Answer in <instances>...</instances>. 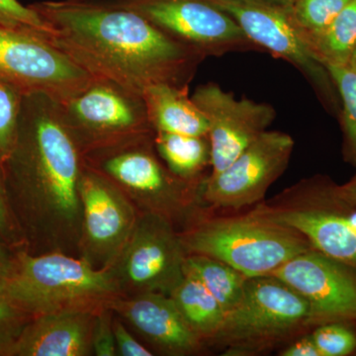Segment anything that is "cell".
Instances as JSON below:
<instances>
[{
    "label": "cell",
    "mask_w": 356,
    "mask_h": 356,
    "mask_svg": "<svg viewBox=\"0 0 356 356\" xmlns=\"http://www.w3.org/2000/svg\"><path fill=\"white\" fill-rule=\"evenodd\" d=\"M185 259L181 238L166 218L149 212L138 218L125 247L108 268L120 290L170 295L184 278Z\"/></svg>",
    "instance_id": "ba28073f"
},
{
    "label": "cell",
    "mask_w": 356,
    "mask_h": 356,
    "mask_svg": "<svg viewBox=\"0 0 356 356\" xmlns=\"http://www.w3.org/2000/svg\"><path fill=\"white\" fill-rule=\"evenodd\" d=\"M4 293L31 318L69 310L108 307L120 288L109 268L64 252L19 254Z\"/></svg>",
    "instance_id": "3957f363"
},
{
    "label": "cell",
    "mask_w": 356,
    "mask_h": 356,
    "mask_svg": "<svg viewBox=\"0 0 356 356\" xmlns=\"http://www.w3.org/2000/svg\"><path fill=\"white\" fill-rule=\"evenodd\" d=\"M1 165L7 195L20 201L33 233L51 252L79 250L86 161L60 103L39 93L23 96L15 145Z\"/></svg>",
    "instance_id": "7a4b0ae2"
},
{
    "label": "cell",
    "mask_w": 356,
    "mask_h": 356,
    "mask_svg": "<svg viewBox=\"0 0 356 356\" xmlns=\"http://www.w3.org/2000/svg\"><path fill=\"white\" fill-rule=\"evenodd\" d=\"M152 140L84 156L86 165L108 177L122 191L159 206L184 197L194 180L178 177L159 163Z\"/></svg>",
    "instance_id": "9a60e30c"
},
{
    "label": "cell",
    "mask_w": 356,
    "mask_h": 356,
    "mask_svg": "<svg viewBox=\"0 0 356 356\" xmlns=\"http://www.w3.org/2000/svg\"><path fill=\"white\" fill-rule=\"evenodd\" d=\"M329 70L341 102V127L351 161L356 165V67L325 65Z\"/></svg>",
    "instance_id": "cb8c5ba5"
},
{
    "label": "cell",
    "mask_w": 356,
    "mask_h": 356,
    "mask_svg": "<svg viewBox=\"0 0 356 356\" xmlns=\"http://www.w3.org/2000/svg\"><path fill=\"white\" fill-rule=\"evenodd\" d=\"M310 43L325 65L350 64L356 53V0L310 39Z\"/></svg>",
    "instance_id": "603a6c76"
},
{
    "label": "cell",
    "mask_w": 356,
    "mask_h": 356,
    "mask_svg": "<svg viewBox=\"0 0 356 356\" xmlns=\"http://www.w3.org/2000/svg\"><path fill=\"white\" fill-rule=\"evenodd\" d=\"M189 86L156 83L143 92L154 132L208 136L209 122L188 95Z\"/></svg>",
    "instance_id": "d6986e66"
},
{
    "label": "cell",
    "mask_w": 356,
    "mask_h": 356,
    "mask_svg": "<svg viewBox=\"0 0 356 356\" xmlns=\"http://www.w3.org/2000/svg\"><path fill=\"white\" fill-rule=\"evenodd\" d=\"M51 26V43L93 79L143 95L149 86H189L202 54L118 0H47L31 6Z\"/></svg>",
    "instance_id": "6da1fadb"
},
{
    "label": "cell",
    "mask_w": 356,
    "mask_h": 356,
    "mask_svg": "<svg viewBox=\"0 0 356 356\" xmlns=\"http://www.w3.org/2000/svg\"><path fill=\"white\" fill-rule=\"evenodd\" d=\"M280 355L283 356H321L317 346L314 343L312 336L299 339L296 343L285 348Z\"/></svg>",
    "instance_id": "d6a6232c"
},
{
    "label": "cell",
    "mask_w": 356,
    "mask_h": 356,
    "mask_svg": "<svg viewBox=\"0 0 356 356\" xmlns=\"http://www.w3.org/2000/svg\"><path fill=\"white\" fill-rule=\"evenodd\" d=\"M350 64L355 65V67H356V53H355V57L353 58V60H351V62L350 63Z\"/></svg>",
    "instance_id": "8d00e7d4"
},
{
    "label": "cell",
    "mask_w": 356,
    "mask_h": 356,
    "mask_svg": "<svg viewBox=\"0 0 356 356\" xmlns=\"http://www.w3.org/2000/svg\"><path fill=\"white\" fill-rule=\"evenodd\" d=\"M0 236L8 241L9 243H15L17 240L15 220L11 212L10 204L7 195L1 163H0Z\"/></svg>",
    "instance_id": "1f68e13d"
},
{
    "label": "cell",
    "mask_w": 356,
    "mask_h": 356,
    "mask_svg": "<svg viewBox=\"0 0 356 356\" xmlns=\"http://www.w3.org/2000/svg\"><path fill=\"white\" fill-rule=\"evenodd\" d=\"M96 313L97 311L69 310L32 318L6 355H89L92 353Z\"/></svg>",
    "instance_id": "e0dca14e"
},
{
    "label": "cell",
    "mask_w": 356,
    "mask_h": 356,
    "mask_svg": "<svg viewBox=\"0 0 356 356\" xmlns=\"http://www.w3.org/2000/svg\"><path fill=\"white\" fill-rule=\"evenodd\" d=\"M170 296L199 339L216 337L226 314L217 299L197 278L184 273V278Z\"/></svg>",
    "instance_id": "ffe728a7"
},
{
    "label": "cell",
    "mask_w": 356,
    "mask_h": 356,
    "mask_svg": "<svg viewBox=\"0 0 356 356\" xmlns=\"http://www.w3.org/2000/svg\"><path fill=\"white\" fill-rule=\"evenodd\" d=\"M181 242L185 252L226 262L247 277L269 275L295 255L313 248L298 232L261 210L203 222Z\"/></svg>",
    "instance_id": "277c9868"
},
{
    "label": "cell",
    "mask_w": 356,
    "mask_h": 356,
    "mask_svg": "<svg viewBox=\"0 0 356 356\" xmlns=\"http://www.w3.org/2000/svg\"><path fill=\"white\" fill-rule=\"evenodd\" d=\"M113 332L117 355L122 356H152L151 353L128 331L120 320H113Z\"/></svg>",
    "instance_id": "4dcf8cb0"
},
{
    "label": "cell",
    "mask_w": 356,
    "mask_h": 356,
    "mask_svg": "<svg viewBox=\"0 0 356 356\" xmlns=\"http://www.w3.org/2000/svg\"><path fill=\"white\" fill-rule=\"evenodd\" d=\"M293 149L291 136L266 131L228 168L203 180V197L218 207L238 209L252 205L286 170Z\"/></svg>",
    "instance_id": "8fae6325"
},
{
    "label": "cell",
    "mask_w": 356,
    "mask_h": 356,
    "mask_svg": "<svg viewBox=\"0 0 356 356\" xmlns=\"http://www.w3.org/2000/svg\"><path fill=\"white\" fill-rule=\"evenodd\" d=\"M92 353L97 356L118 355L115 343L113 320L108 307L100 309L96 313L92 332Z\"/></svg>",
    "instance_id": "f546056e"
},
{
    "label": "cell",
    "mask_w": 356,
    "mask_h": 356,
    "mask_svg": "<svg viewBox=\"0 0 356 356\" xmlns=\"http://www.w3.org/2000/svg\"><path fill=\"white\" fill-rule=\"evenodd\" d=\"M118 1L205 58L259 50L238 23L209 0Z\"/></svg>",
    "instance_id": "9c48e42d"
},
{
    "label": "cell",
    "mask_w": 356,
    "mask_h": 356,
    "mask_svg": "<svg viewBox=\"0 0 356 356\" xmlns=\"http://www.w3.org/2000/svg\"><path fill=\"white\" fill-rule=\"evenodd\" d=\"M321 356H344L356 350V334L339 323H329L312 334Z\"/></svg>",
    "instance_id": "83f0119b"
},
{
    "label": "cell",
    "mask_w": 356,
    "mask_h": 356,
    "mask_svg": "<svg viewBox=\"0 0 356 356\" xmlns=\"http://www.w3.org/2000/svg\"><path fill=\"white\" fill-rule=\"evenodd\" d=\"M154 144L168 170L178 177L193 180L211 165L208 136L156 132Z\"/></svg>",
    "instance_id": "7402d4cb"
},
{
    "label": "cell",
    "mask_w": 356,
    "mask_h": 356,
    "mask_svg": "<svg viewBox=\"0 0 356 356\" xmlns=\"http://www.w3.org/2000/svg\"><path fill=\"white\" fill-rule=\"evenodd\" d=\"M269 1L276 2V3L282 4V6H292L295 0H269Z\"/></svg>",
    "instance_id": "d590c367"
},
{
    "label": "cell",
    "mask_w": 356,
    "mask_h": 356,
    "mask_svg": "<svg viewBox=\"0 0 356 356\" xmlns=\"http://www.w3.org/2000/svg\"><path fill=\"white\" fill-rule=\"evenodd\" d=\"M79 196L81 257L96 268H108L135 228V210L120 187L86 165L79 180Z\"/></svg>",
    "instance_id": "30bf717a"
},
{
    "label": "cell",
    "mask_w": 356,
    "mask_h": 356,
    "mask_svg": "<svg viewBox=\"0 0 356 356\" xmlns=\"http://www.w3.org/2000/svg\"><path fill=\"white\" fill-rule=\"evenodd\" d=\"M93 77L48 40L0 26V81L23 95L39 93L62 103Z\"/></svg>",
    "instance_id": "52a82bcc"
},
{
    "label": "cell",
    "mask_w": 356,
    "mask_h": 356,
    "mask_svg": "<svg viewBox=\"0 0 356 356\" xmlns=\"http://www.w3.org/2000/svg\"><path fill=\"white\" fill-rule=\"evenodd\" d=\"M15 268V259L8 254L6 248L0 243V289L3 288L7 280L13 275Z\"/></svg>",
    "instance_id": "836d02e7"
},
{
    "label": "cell",
    "mask_w": 356,
    "mask_h": 356,
    "mask_svg": "<svg viewBox=\"0 0 356 356\" xmlns=\"http://www.w3.org/2000/svg\"><path fill=\"white\" fill-rule=\"evenodd\" d=\"M184 273L197 278L209 290L225 314L240 303L248 278L226 262L203 254L186 257Z\"/></svg>",
    "instance_id": "44dd1931"
},
{
    "label": "cell",
    "mask_w": 356,
    "mask_h": 356,
    "mask_svg": "<svg viewBox=\"0 0 356 356\" xmlns=\"http://www.w3.org/2000/svg\"><path fill=\"white\" fill-rule=\"evenodd\" d=\"M23 95L18 89L0 81V163L13 152L17 138Z\"/></svg>",
    "instance_id": "484cf974"
},
{
    "label": "cell",
    "mask_w": 356,
    "mask_h": 356,
    "mask_svg": "<svg viewBox=\"0 0 356 356\" xmlns=\"http://www.w3.org/2000/svg\"><path fill=\"white\" fill-rule=\"evenodd\" d=\"M60 105L84 156L156 135L142 95L112 81L93 79L88 88Z\"/></svg>",
    "instance_id": "5b68a950"
},
{
    "label": "cell",
    "mask_w": 356,
    "mask_h": 356,
    "mask_svg": "<svg viewBox=\"0 0 356 356\" xmlns=\"http://www.w3.org/2000/svg\"><path fill=\"white\" fill-rule=\"evenodd\" d=\"M264 214L301 234L314 250L356 267V207L334 191V202L291 209H261Z\"/></svg>",
    "instance_id": "2e32d148"
},
{
    "label": "cell",
    "mask_w": 356,
    "mask_h": 356,
    "mask_svg": "<svg viewBox=\"0 0 356 356\" xmlns=\"http://www.w3.org/2000/svg\"><path fill=\"white\" fill-rule=\"evenodd\" d=\"M0 26L31 33L49 42L55 35L51 26L36 10L18 0H0Z\"/></svg>",
    "instance_id": "4316f807"
},
{
    "label": "cell",
    "mask_w": 356,
    "mask_h": 356,
    "mask_svg": "<svg viewBox=\"0 0 356 356\" xmlns=\"http://www.w3.org/2000/svg\"><path fill=\"white\" fill-rule=\"evenodd\" d=\"M191 98L209 122L211 175L228 168L276 117L270 104L238 99L214 83L198 86Z\"/></svg>",
    "instance_id": "4fadbf2b"
},
{
    "label": "cell",
    "mask_w": 356,
    "mask_h": 356,
    "mask_svg": "<svg viewBox=\"0 0 356 356\" xmlns=\"http://www.w3.org/2000/svg\"><path fill=\"white\" fill-rule=\"evenodd\" d=\"M334 191L341 200L356 207V175L351 178L348 184L341 186H334Z\"/></svg>",
    "instance_id": "e575fe53"
},
{
    "label": "cell",
    "mask_w": 356,
    "mask_h": 356,
    "mask_svg": "<svg viewBox=\"0 0 356 356\" xmlns=\"http://www.w3.org/2000/svg\"><path fill=\"white\" fill-rule=\"evenodd\" d=\"M269 276L303 297L311 322L356 320V276L341 262L311 248L295 255Z\"/></svg>",
    "instance_id": "5bb4252c"
},
{
    "label": "cell",
    "mask_w": 356,
    "mask_h": 356,
    "mask_svg": "<svg viewBox=\"0 0 356 356\" xmlns=\"http://www.w3.org/2000/svg\"><path fill=\"white\" fill-rule=\"evenodd\" d=\"M353 0H295L293 17L309 40L327 27Z\"/></svg>",
    "instance_id": "d4e9b609"
},
{
    "label": "cell",
    "mask_w": 356,
    "mask_h": 356,
    "mask_svg": "<svg viewBox=\"0 0 356 356\" xmlns=\"http://www.w3.org/2000/svg\"><path fill=\"white\" fill-rule=\"evenodd\" d=\"M30 318L0 289V355H6Z\"/></svg>",
    "instance_id": "f1b7e54d"
},
{
    "label": "cell",
    "mask_w": 356,
    "mask_h": 356,
    "mask_svg": "<svg viewBox=\"0 0 356 356\" xmlns=\"http://www.w3.org/2000/svg\"><path fill=\"white\" fill-rule=\"evenodd\" d=\"M311 322L303 297L273 276L248 277L243 298L225 316L216 336L227 341H254L280 336Z\"/></svg>",
    "instance_id": "7c38bea8"
},
{
    "label": "cell",
    "mask_w": 356,
    "mask_h": 356,
    "mask_svg": "<svg viewBox=\"0 0 356 356\" xmlns=\"http://www.w3.org/2000/svg\"><path fill=\"white\" fill-rule=\"evenodd\" d=\"M108 308L120 314L140 334L172 355L197 350L199 339L170 295L138 293L127 299H114Z\"/></svg>",
    "instance_id": "ac0fdd59"
},
{
    "label": "cell",
    "mask_w": 356,
    "mask_h": 356,
    "mask_svg": "<svg viewBox=\"0 0 356 356\" xmlns=\"http://www.w3.org/2000/svg\"><path fill=\"white\" fill-rule=\"evenodd\" d=\"M229 14L259 49L286 60L306 77L321 102L339 116L341 102L329 70L293 17L291 6L269 0H209Z\"/></svg>",
    "instance_id": "8992f818"
}]
</instances>
